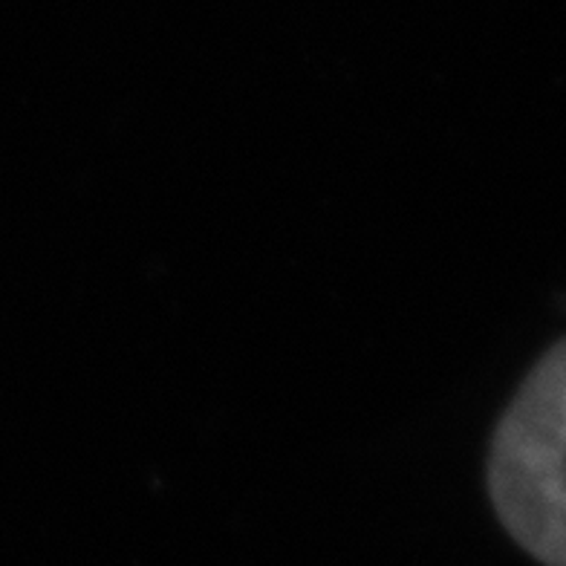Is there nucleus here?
I'll list each match as a JSON object with an SVG mask.
<instances>
[{
    "label": "nucleus",
    "instance_id": "1",
    "mask_svg": "<svg viewBox=\"0 0 566 566\" xmlns=\"http://www.w3.org/2000/svg\"><path fill=\"white\" fill-rule=\"evenodd\" d=\"M489 497L537 564L566 566V338L526 373L489 448Z\"/></svg>",
    "mask_w": 566,
    "mask_h": 566
}]
</instances>
